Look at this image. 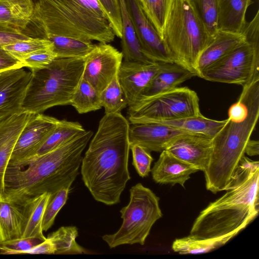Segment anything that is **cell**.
<instances>
[{
    "label": "cell",
    "mask_w": 259,
    "mask_h": 259,
    "mask_svg": "<svg viewBox=\"0 0 259 259\" xmlns=\"http://www.w3.org/2000/svg\"><path fill=\"white\" fill-rule=\"evenodd\" d=\"M258 161L244 155L227 192L200 212L190 235L201 239L237 235L258 214Z\"/></svg>",
    "instance_id": "obj_3"
},
{
    "label": "cell",
    "mask_w": 259,
    "mask_h": 259,
    "mask_svg": "<svg viewBox=\"0 0 259 259\" xmlns=\"http://www.w3.org/2000/svg\"><path fill=\"white\" fill-rule=\"evenodd\" d=\"M259 117V79L243 87L228 110L225 125L212 139V151L203 171L207 190H225L242 158Z\"/></svg>",
    "instance_id": "obj_4"
},
{
    "label": "cell",
    "mask_w": 259,
    "mask_h": 259,
    "mask_svg": "<svg viewBox=\"0 0 259 259\" xmlns=\"http://www.w3.org/2000/svg\"><path fill=\"white\" fill-rule=\"evenodd\" d=\"M51 193L45 192L26 201L23 204L24 226L21 238H37L42 241V222L45 211Z\"/></svg>",
    "instance_id": "obj_24"
},
{
    "label": "cell",
    "mask_w": 259,
    "mask_h": 259,
    "mask_svg": "<svg viewBox=\"0 0 259 259\" xmlns=\"http://www.w3.org/2000/svg\"><path fill=\"white\" fill-rule=\"evenodd\" d=\"M130 145H139L149 151L161 152L176 137L185 132L156 121L130 123Z\"/></svg>",
    "instance_id": "obj_17"
},
{
    "label": "cell",
    "mask_w": 259,
    "mask_h": 259,
    "mask_svg": "<svg viewBox=\"0 0 259 259\" xmlns=\"http://www.w3.org/2000/svg\"><path fill=\"white\" fill-rule=\"evenodd\" d=\"M242 33L246 41L212 65L199 77L242 87L259 79V11Z\"/></svg>",
    "instance_id": "obj_8"
},
{
    "label": "cell",
    "mask_w": 259,
    "mask_h": 259,
    "mask_svg": "<svg viewBox=\"0 0 259 259\" xmlns=\"http://www.w3.org/2000/svg\"><path fill=\"white\" fill-rule=\"evenodd\" d=\"M78 236L75 226H63L49 234L48 237L54 249V254H82L85 249L76 241Z\"/></svg>",
    "instance_id": "obj_31"
},
{
    "label": "cell",
    "mask_w": 259,
    "mask_h": 259,
    "mask_svg": "<svg viewBox=\"0 0 259 259\" xmlns=\"http://www.w3.org/2000/svg\"><path fill=\"white\" fill-rule=\"evenodd\" d=\"M59 120L41 113H32L17 139L10 162L34 156Z\"/></svg>",
    "instance_id": "obj_13"
},
{
    "label": "cell",
    "mask_w": 259,
    "mask_h": 259,
    "mask_svg": "<svg viewBox=\"0 0 259 259\" xmlns=\"http://www.w3.org/2000/svg\"><path fill=\"white\" fill-rule=\"evenodd\" d=\"M31 38L20 30L0 23V47Z\"/></svg>",
    "instance_id": "obj_42"
},
{
    "label": "cell",
    "mask_w": 259,
    "mask_h": 259,
    "mask_svg": "<svg viewBox=\"0 0 259 259\" xmlns=\"http://www.w3.org/2000/svg\"><path fill=\"white\" fill-rule=\"evenodd\" d=\"M130 201L120 210L122 224L114 234L102 239L110 248L124 244L144 245L155 223L162 216L159 198L141 183L130 190Z\"/></svg>",
    "instance_id": "obj_9"
},
{
    "label": "cell",
    "mask_w": 259,
    "mask_h": 259,
    "mask_svg": "<svg viewBox=\"0 0 259 259\" xmlns=\"http://www.w3.org/2000/svg\"><path fill=\"white\" fill-rule=\"evenodd\" d=\"M24 221L23 205L0 199V242L21 238Z\"/></svg>",
    "instance_id": "obj_23"
},
{
    "label": "cell",
    "mask_w": 259,
    "mask_h": 259,
    "mask_svg": "<svg viewBox=\"0 0 259 259\" xmlns=\"http://www.w3.org/2000/svg\"><path fill=\"white\" fill-rule=\"evenodd\" d=\"M34 9L32 0H0V23L23 32L31 22Z\"/></svg>",
    "instance_id": "obj_25"
},
{
    "label": "cell",
    "mask_w": 259,
    "mask_h": 259,
    "mask_svg": "<svg viewBox=\"0 0 259 259\" xmlns=\"http://www.w3.org/2000/svg\"><path fill=\"white\" fill-rule=\"evenodd\" d=\"M70 105L80 114L101 109L100 94L81 78L73 95Z\"/></svg>",
    "instance_id": "obj_32"
},
{
    "label": "cell",
    "mask_w": 259,
    "mask_h": 259,
    "mask_svg": "<svg viewBox=\"0 0 259 259\" xmlns=\"http://www.w3.org/2000/svg\"><path fill=\"white\" fill-rule=\"evenodd\" d=\"M34 4H35L36 2L38 1V0H32Z\"/></svg>",
    "instance_id": "obj_46"
},
{
    "label": "cell",
    "mask_w": 259,
    "mask_h": 259,
    "mask_svg": "<svg viewBox=\"0 0 259 259\" xmlns=\"http://www.w3.org/2000/svg\"><path fill=\"white\" fill-rule=\"evenodd\" d=\"M146 16L162 38L169 0H139Z\"/></svg>",
    "instance_id": "obj_36"
},
{
    "label": "cell",
    "mask_w": 259,
    "mask_h": 259,
    "mask_svg": "<svg viewBox=\"0 0 259 259\" xmlns=\"http://www.w3.org/2000/svg\"><path fill=\"white\" fill-rule=\"evenodd\" d=\"M44 241L37 238H20L0 242V253H26L32 247Z\"/></svg>",
    "instance_id": "obj_38"
},
{
    "label": "cell",
    "mask_w": 259,
    "mask_h": 259,
    "mask_svg": "<svg viewBox=\"0 0 259 259\" xmlns=\"http://www.w3.org/2000/svg\"><path fill=\"white\" fill-rule=\"evenodd\" d=\"M130 150L133 154V165L139 175L142 178L148 176L153 160L150 152L137 144L131 145Z\"/></svg>",
    "instance_id": "obj_39"
},
{
    "label": "cell",
    "mask_w": 259,
    "mask_h": 259,
    "mask_svg": "<svg viewBox=\"0 0 259 259\" xmlns=\"http://www.w3.org/2000/svg\"><path fill=\"white\" fill-rule=\"evenodd\" d=\"M227 119L217 120L202 114L192 117L170 120L155 121L189 133H198L213 138L225 125Z\"/></svg>",
    "instance_id": "obj_27"
},
{
    "label": "cell",
    "mask_w": 259,
    "mask_h": 259,
    "mask_svg": "<svg viewBox=\"0 0 259 259\" xmlns=\"http://www.w3.org/2000/svg\"><path fill=\"white\" fill-rule=\"evenodd\" d=\"M213 38L188 0H169L162 39L174 62L196 76L198 59Z\"/></svg>",
    "instance_id": "obj_7"
},
{
    "label": "cell",
    "mask_w": 259,
    "mask_h": 259,
    "mask_svg": "<svg viewBox=\"0 0 259 259\" xmlns=\"http://www.w3.org/2000/svg\"><path fill=\"white\" fill-rule=\"evenodd\" d=\"M85 131L78 122L60 120L34 155H39L50 152Z\"/></svg>",
    "instance_id": "obj_29"
},
{
    "label": "cell",
    "mask_w": 259,
    "mask_h": 259,
    "mask_svg": "<svg viewBox=\"0 0 259 259\" xmlns=\"http://www.w3.org/2000/svg\"><path fill=\"white\" fill-rule=\"evenodd\" d=\"M3 48L20 61L39 51L54 50L53 44L50 40L38 37L19 40L5 46Z\"/></svg>",
    "instance_id": "obj_35"
},
{
    "label": "cell",
    "mask_w": 259,
    "mask_h": 259,
    "mask_svg": "<svg viewBox=\"0 0 259 259\" xmlns=\"http://www.w3.org/2000/svg\"><path fill=\"white\" fill-rule=\"evenodd\" d=\"M119 1L122 27L121 45L123 59L125 61L145 63L155 62L146 58L142 52L139 40L126 9L125 0Z\"/></svg>",
    "instance_id": "obj_26"
},
{
    "label": "cell",
    "mask_w": 259,
    "mask_h": 259,
    "mask_svg": "<svg viewBox=\"0 0 259 259\" xmlns=\"http://www.w3.org/2000/svg\"><path fill=\"white\" fill-rule=\"evenodd\" d=\"M31 75L22 68L0 72V122L24 112L22 106Z\"/></svg>",
    "instance_id": "obj_15"
},
{
    "label": "cell",
    "mask_w": 259,
    "mask_h": 259,
    "mask_svg": "<svg viewBox=\"0 0 259 259\" xmlns=\"http://www.w3.org/2000/svg\"><path fill=\"white\" fill-rule=\"evenodd\" d=\"M234 237L231 235L213 239H201L189 235L176 239L171 247L174 251L182 254L203 253L221 247Z\"/></svg>",
    "instance_id": "obj_30"
},
{
    "label": "cell",
    "mask_w": 259,
    "mask_h": 259,
    "mask_svg": "<svg viewBox=\"0 0 259 259\" xmlns=\"http://www.w3.org/2000/svg\"><path fill=\"white\" fill-rule=\"evenodd\" d=\"M195 76L194 73L176 63H160L159 70L136 103L174 89Z\"/></svg>",
    "instance_id": "obj_21"
},
{
    "label": "cell",
    "mask_w": 259,
    "mask_h": 259,
    "mask_svg": "<svg viewBox=\"0 0 259 259\" xmlns=\"http://www.w3.org/2000/svg\"><path fill=\"white\" fill-rule=\"evenodd\" d=\"M199 171L193 165L184 161L166 150H163L151 169L153 180L157 183L177 184L184 187L192 174Z\"/></svg>",
    "instance_id": "obj_19"
},
{
    "label": "cell",
    "mask_w": 259,
    "mask_h": 259,
    "mask_svg": "<svg viewBox=\"0 0 259 259\" xmlns=\"http://www.w3.org/2000/svg\"><path fill=\"white\" fill-rule=\"evenodd\" d=\"M32 113L22 112L0 122V199L4 193V179L17 139Z\"/></svg>",
    "instance_id": "obj_18"
},
{
    "label": "cell",
    "mask_w": 259,
    "mask_h": 259,
    "mask_svg": "<svg viewBox=\"0 0 259 259\" xmlns=\"http://www.w3.org/2000/svg\"><path fill=\"white\" fill-rule=\"evenodd\" d=\"M201 114L196 93L187 87H176L128 107L127 120L130 123L170 120Z\"/></svg>",
    "instance_id": "obj_10"
},
{
    "label": "cell",
    "mask_w": 259,
    "mask_h": 259,
    "mask_svg": "<svg viewBox=\"0 0 259 259\" xmlns=\"http://www.w3.org/2000/svg\"><path fill=\"white\" fill-rule=\"evenodd\" d=\"M26 253L29 254H54V249L52 243L48 238L37 244Z\"/></svg>",
    "instance_id": "obj_44"
},
{
    "label": "cell",
    "mask_w": 259,
    "mask_h": 259,
    "mask_svg": "<svg viewBox=\"0 0 259 259\" xmlns=\"http://www.w3.org/2000/svg\"><path fill=\"white\" fill-rule=\"evenodd\" d=\"M93 135L85 131L60 147L39 155L9 162L3 198L23 205L45 192L55 193L79 174L82 153Z\"/></svg>",
    "instance_id": "obj_2"
},
{
    "label": "cell",
    "mask_w": 259,
    "mask_h": 259,
    "mask_svg": "<svg viewBox=\"0 0 259 259\" xmlns=\"http://www.w3.org/2000/svg\"><path fill=\"white\" fill-rule=\"evenodd\" d=\"M252 0H219L218 31L242 33L247 22L245 16Z\"/></svg>",
    "instance_id": "obj_22"
},
{
    "label": "cell",
    "mask_w": 259,
    "mask_h": 259,
    "mask_svg": "<svg viewBox=\"0 0 259 259\" xmlns=\"http://www.w3.org/2000/svg\"><path fill=\"white\" fill-rule=\"evenodd\" d=\"M246 41L242 33L218 31L200 55L196 66V76Z\"/></svg>",
    "instance_id": "obj_20"
},
{
    "label": "cell",
    "mask_w": 259,
    "mask_h": 259,
    "mask_svg": "<svg viewBox=\"0 0 259 259\" xmlns=\"http://www.w3.org/2000/svg\"><path fill=\"white\" fill-rule=\"evenodd\" d=\"M245 153L250 156L258 155L259 154L258 141L249 139L245 148Z\"/></svg>",
    "instance_id": "obj_45"
},
{
    "label": "cell",
    "mask_w": 259,
    "mask_h": 259,
    "mask_svg": "<svg viewBox=\"0 0 259 259\" xmlns=\"http://www.w3.org/2000/svg\"><path fill=\"white\" fill-rule=\"evenodd\" d=\"M71 185L69 183L51 194L43 217V231H48L54 224L56 215L68 199Z\"/></svg>",
    "instance_id": "obj_37"
},
{
    "label": "cell",
    "mask_w": 259,
    "mask_h": 259,
    "mask_svg": "<svg viewBox=\"0 0 259 259\" xmlns=\"http://www.w3.org/2000/svg\"><path fill=\"white\" fill-rule=\"evenodd\" d=\"M85 58H57L43 68L31 70L23 111L42 113L55 106L70 104L82 76Z\"/></svg>",
    "instance_id": "obj_6"
},
{
    "label": "cell",
    "mask_w": 259,
    "mask_h": 259,
    "mask_svg": "<svg viewBox=\"0 0 259 259\" xmlns=\"http://www.w3.org/2000/svg\"><path fill=\"white\" fill-rule=\"evenodd\" d=\"M24 67L21 61L0 47V72Z\"/></svg>",
    "instance_id": "obj_43"
},
{
    "label": "cell",
    "mask_w": 259,
    "mask_h": 259,
    "mask_svg": "<svg viewBox=\"0 0 259 259\" xmlns=\"http://www.w3.org/2000/svg\"><path fill=\"white\" fill-rule=\"evenodd\" d=\"M45 38L53 43L54 51L59 58H84L96 46L92 41L54 34H48Z\"/></svg>",
    "instance_id": "obj_28"
},
{
    "label": "cell",
    "mask_w": 259,
    "mask_h": 259,
    "mask_svg": "<svg viewBox=\"0 0 259 259\" xmlns=\"http://www.w3.org/2000/svg\"><path fill=\"white\" fill-rule=\"evenodd\" d=\"M106 14L115 35L121 38L122 20L119 0H98Z\"/></svg>",
    "instance_id": "obj_40"
},
{
    "label": "cell",
    "mask_w": 259,
    "mask_h": 259,
    "mask_svg": "<svg viewBox=\"0 0 259 259\" xmlns=\"http://www.w3.org/2000/svg\"><path fill=\"white\" fill-rule=\"evenodd\" d=\"M129 126L121 112L105 113L82 157V180L94 199L106 205L120 202L131 179Z\"/></svg>",
    "instance_id": "obj_1"
},
{
    "label": "cell",
    "mask_w": 259,
    "mask_h": 259,
    "mask_svg": "<svg viewBox=\"0 0 259 259\" xmlns=\"http://www.w3.org/2000/svg\"><path fill=\"white\" fill-rule=\"evenodd\" d=\"M122 60L117 49L100 42L85 57L82 78L101 94L117 75Z\"/></svg>",
    "instance_id": "obj_11"
},
{
    "label": "cell",
    "mask_w": 259,
    "mask_h": 259,
    "mask_svg": "<svg viewBox=\"0 0 259 259\" xmlns=\"http://www.w3.org/2000/svg\"><path fill=\"white\" fill-rule=\"evenodd\" d=\"M212 137L198 133H185L172 139L165 150L204 171L212 151Z\"/></svg>",
    "instance_id": "obj_14"
},
{
    "label": "cell",
    "mask_w": 259,
    "mask_h": 259,
    "mask_svg": "<svg viewBox=\"0 0 259 259\" xmlns=\"http://www.w3.org/2000/svg\"><path fill=\"white\" fill-rule=\"evenodd\" d=\"M125 3L144 55L155 62H174L162 38L146 16L139 0H125Z\"/></svg>",
    "instance_id": "obj_12"
},
{
    "label": "cell",
    "mask_w": 259,
    "mask_h": 259,
    "mask_svg": "<svg viewBox=\"0 0 259 259\" xmlns=\"http://www.w3.org/2000/svg\"><path fill=\"white\" fill-rule=\"evenodd\" d=\"M100 99L106 114L120 113L127 106L117 74L100 94Z\"/></svg>",
    "instance_id": "obj_33"
},
{
    "label": "cell",
    "mask_w": 259,
    "mask_h": 259,
    "mask_svg": "<svg viewBox=\"0 0 259 259\" xmlns=\"http://www.w3.org/2000/svg\"><path fill=\"white\" fill-rule=\"evenodd\" d=\"M160 68V63H145L123 60L117 77L128 107L134 105Z\"/></svg>",
    "instance_id": "obj_16"
},
{
    "label": "cell",
    "mask_w": 259,
    "mask_h": 259,
    "mask_svg": "<svg viewBox=\"0 0 259 259\" xmlns=\"http://www.w3.org/2000/svg\"><path fill=\"white\" fill-rule=\"evenodd\" d=\"M212 36L218 29L219 0H188Z\"/></svg>",
    "instance_id": "obj_34"
},
{
    "label": "cell",
    "mask_w": 259,
    "mask_h": 259,
    "mask_svg": "<svg viewBox=\"0 0 259 259\" xmlns=\"http://www.w3.org/2000/svg\"><path fill=\"white\" fill-rule=\"evenodd\" d=\"M53 50H44L36 52L23 59L24 66L31 70L43 68L57 58Z\"/></svg>",
    "instance_id": "obj_41"
},
{
    "label": "cell",
    "mask_w": 259,
    "mask_h": 259,
    "mask_svg": "<svg viewBox=\"0 0 259 259\" xmlns=\"http://www.w3.org/2000/svg\"><path fill=\"white\" fill-rule=\"evenodd\" d=\"M29 26H34L33 38L54 34L109 43L116 36L98 0H38Z\"/></svg>",
    "instance_id": "obj_5"
}]
</instances>
